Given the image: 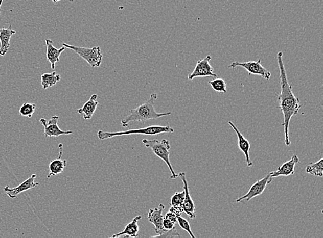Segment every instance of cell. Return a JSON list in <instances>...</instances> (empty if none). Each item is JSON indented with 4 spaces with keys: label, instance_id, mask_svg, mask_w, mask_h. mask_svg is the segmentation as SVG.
I'll return each mask as SVG.
<instances>
[{
    "label": "cell",
    "instance_id": "cell-25",
    "mask_svg": "<svg viewBox=\"0 0 323 238\" xmlns=\"http://www.w3.org/2000/svg\"><path fill=\"white\" fill-rule=\"evenodd\" d=\"M163 227L165 230H172L174 229V228H176L175 223H174L173 222L167 219V218H164L163 221Z\"/></svg>",
    "mask_w": 323,
    "mask_h": 238
},
{
    "label": "cell",
    "instance_id": "cell-1",
    "mask_svg": "<svg viewBox=\"0 0 323 238\" xmlns=\"http://www.w3.org/2000/svg\"><path fill=\"white\" fill-rule=\"evenodd\" d=\"M283 53L279 51L277 54V61L279 70H280L281 93L277 96L281 112L283 115L282 126L284 127L285 144L286 146H290L291 141L289 140V124L293 116L298 114L301 108L300 99L295 96L292 91V85L289 84L287 78L286 69H285L284 61H283Z\"/></svg>",
    "mask_w": 323,
    "mask_h": 238
},
{
    "label": "cell",
    "instance_id": "cell-21",
    "mask_svg": "<svg viewBox=\"0 0 323 238\" xmlns=\"http://www.w3.org/2000/svg\"><path fill=\"white\" fill-rule=\"evenodd\" d=\"M323 158H320L314 164H309L306 168V172L312 175L322 177L323 176Z\"/></svg>",
    "mask_w": 323,
    "mask_h": 238
},
{
    "label": "cell",
    "instance_id": "cell-18",
    "mask_svg": "<svg viewBox=\"0 0 323 238\" xmlns=\"http://www.w3.org/2000/svg\"><path fill=\"white\" fill-rule=\"evenodd\" d=\"M98 94H93L91 96L90 99L81 109H77V113L80 115H84V120H90L92 118L96 109L98 108L99 102H98Z\"/></svg>",
    "mask_w": 323,
    "mask_h": 238
},
{
    "label": "cell",
    "instance_id": "cell-4",
    "mask_svg": "<svg viewBox=\"0 0 323 238\" xmlns=\"http://www.w3.org/2000/svg\"><path fill=\"white\" fill-rule=\"evenodd\" d=\"M142 143L146 148H150L151 151L153 152L156 156H157L160 160L164 161L169 168L171 176L170 178L172 179H176L178 178V174L174 172L173 168L170 160V150L171 148L169 141L167 140H162L161 141L157 140H149L147 139H144Z\"/></svg>",
    "mask_w": 323,
    "mask_h": 238
},
{
    "label": "cell",
    "instance_id": "cell-6",
    "mask_svg": "<svg viewBox=\"0 0 323 238\" xmlns=\"http://www.w3.org/2000/svg\"><path fill=\"white\" fill-rule=\"evenodd\" d=\"M62 45L66 48L74 51L79 57L86 61L92 68L100 67L102 65L103 55L101 48L99 46L88 48V47L74 46V45H68L65 43H63Z\"/></svg>",
    "mask_w": 323,
    "mask_h": 238
},
{
    "label": "cell",
    "instance_id": "cell-8",
    "mask_svg": "<svg viewBox=\"0 0 323 238\" xmlns=\"http://www.w3.org/2000/svg\"><path fill=\"white\" fill-rule=\"evenodd\" d=\"M211 55H207L203 59L198 61L194 71L191 74L188 75V80L192 81L196 78H200V77L217 78V74L214 73L213 67L210 64V61H211Z\"/></svg>",
    "mask_w": 323,
    "mask_h": 238
},
{
    "label": "cell",
    "instance_id": "cell-20",
    "mask_svg": "<svg viewBox=\"0 0 323 238\" xmlns=\"http://www.w3.org/2000/svg\"><path fill=\"white\" fill-rule=\"evenodd\" d=\"M41 86L43 90L49 87H53L61 80L60 75L57 74L55 71L51 74H43L41 75Z\"/></svg>",
    "mask_w": 323,
    "mask_h": 238
},
{
    "label": "cell",
    "instance_id": "cell-16",
    "mask_svg": "<svg viewBox=\"0 0 323 238\" xmlns=\"http://www.w3.org/2000/svg\"><path fill=\"white\" fill-rule=\"evenodd\" d=\"M142 219V216H136L135 218L132 219V221L128 223V225L125 227L124 231L120 232V233L114 234L112 235V237H137L139 236V231H140V227H139L138 222H140Z\"/></svg>",
    "mask_w": 323,
    "mask_h": 238
},
{
    "label": "cell",
    "instance_id": "cell-24",
    "mask_svg": "<svg viewBox=\"0 0 323 238\" xmlns=\"http://www.w3.org/2000/svg\"><path fill=\"white\" fill-rule=\"evenodd\" d=\"M177 223L182 229H183L184 231H187L188 233H189L190 237L195 238V235L192 233L191 227H190V224L188 223L187 220L182 217L181 216H178L177 218Z\"/></svg>",
    "mask_w": 323,
    "mask_h": 238
},
{
    "label": "cell",
    "instance_id": "cell-9",
    "mask_svg": "<svg viewBox=\"0 0 323 238\" xmlns=\"http://www.w3.org/2000/svg\"><path fill=\"white\" fill-rule=\"evenodd\" d=\"M272 179L273 178H271L270 174H267L265 177L261 178V180H258L255 183H253L246 194L236 199V203H239V202L243 201V200L249 202L252 198L261 195L264 192L267 186L272 181Z\"/></svg>",
    "mask_w": 323,
    "mask_h": 238
},
{
    "label": "cell",
    "instance_id": "cell-14",
    "mask_svg": "<svg viewBox=\"0 0 323 238\" xmlns=\"http://www.w3.org/2000/svg\"><path fill=\"white\" fill-rule=\"evenodd\" d=\"M300 162L298 156L294 154L290 160L287 161L284 164L281 165L280 167L277 168L276 171L271 172V178H276L278 176H288L293 175L295 173V166Z\"/></svg>",
    "mask_w": 323,
    "mask_h": 238
},
{
    "label": "cell",
    "instance_id": "cell-26",
    "mask_svg": "<svg viewBox=\"0 0 323 238\" xmlns=\"http://www.w3.org/2000/svg\"><path fill=\"white\" fill-rule=\"evenodd\" d=\"M164 218H167V219L170 220L172 222H173L174 223H177V218L178 216L176 215L175 214L172 213L171 211H168L167 214H166Z\"/></svg>",
    "mask_w": 323,
    "mask_h": 238
},
{
    "label": "cell",
    "instance_id": "cell-10",
    "mask_svg": "<svg viewBox=\"0 0 323 238\" xmlns=\"http://www.w3.org/2000/svg\"><path fill=\"white\" fill-rule=\"evenodd\" d=\"M59 116H53L50 120H47L44 118L40 119L39 122L44 128L45 138H57L63 135H71L73 134L71 130H61L58 126Z\"/></svg>",
    "mask_w": 323,
    "mask_h": 238
},
{
    "label": "cell",
    "instance_id": "cell-17",
    "mask_svg": "<svg viewBox=\"0 0 323 238\" xmlns=\"http://www.w3.org/2000/svg\"><path fill=\"white\" fill-rule=\"evenodd\" d=\"M45 44H47V60L50 62L51 68L55 69L57 63H59V61H60L59 57H60L61 53L66 49V47L62 46L59 49L55 48L54 45H53V41L49 39H45Z\"/></svg>",
    "mask_w": 323,
    "mask_h": 238
},
{
    "label": "cell",
    "instance_id": "cell-13",
    "mask_svg": "<svg viewBox=\"0 0 323 238\" xmlns=\"http://www.w3.org/2000/svg\"><path fill=\"white\" fill-rule=\"evenodd\" d=\"M228 124L233 128L234 130L237 135L238 138V146L239 149L241 150L245 154V162H246L247 167H251L253 166V162L250 160V155H249V150H250L251 145L249 144V141L243 136V134L240 132L239 128L231 121H229Z\"/></svg>",
    "mask_w": 323,
    "mask_h": 238
},
{
    "label": "cell",
    "instance_id": "cell-5",
    "mask_svg": "<svg viewBox=\"0 0 323 238\" xmlns=\"http://www.w3.org/2000/svg\"><path fill=\"white\" fill-rule=\"evenodd\" d=\"M165 209V205L164 204H160L157 208L150 209L148 214V221L150 223L153 224L154 230H155L156 235L152 236V237H181L176 228L172 230H165L163 227V221L164 216H163V211Z\"/></svg>",
    "mask_w": 323,
    "mask_h": 238
},
{
    "label": "cell",
    "instance_id": "cell-19",
    "mask_svg": "<svg viewBox=\"0 0 323 238\" xmlns=\"http://www.w3.org/2000/svg\"><path fill=\"white\" fill-rule=\"evenodd\" d=\"M16 33V31L12 29V25H10L7 29H0V55L5 56L9 51L10 41L12 36Z\"/></svg>",
    "mask_w": 323,
    "mask_h": 238
},
{
    "label": "cell",
    "instance_id": "cell-23",
    "mask_svg": "<svg viewBox=\"0 0 323 238\" xmlns=\"http://www.w3.org/2000/svg\"><path fill=\"white\" fill-rule=\"evenodd\" d=\"M36 104H30V103H24L20 109H19V113L21 116L27 117V118H31L34 114L35 109H36Z\"/></svg>",
    "mask_w": 323,
    "mask_h": 238
},
{
    "label": "cell",
    "instance_id": "cell-28",
    "mask_svg": "<svg viewBox=\"0 0 323 238\" xmlns=\"http://www.w3.org/2000/svg\"><path fill=\"white\" fill-rule=\"evenodd\" d=\"M4 0H0V15H1V7L3 5Z\"/></svg>",
    "mask_w": 323,
    "mask_h": 238
},
{
    "label": "cell",
    "instance_id": "cell-11",
    "mask_svg": "<svg viewBox=\"0 0 323 238\" xmlns=\"http://www.w3.org/2000/svg\"><path fill=\"white\" fill-rule=\"evenodd\" d=\"M36 178V174H33L31 177H29L28 179L21 182L20 185L17 186V187L11 188H10L9 186H6V187L4 188V192L7 194V195L9 196V198H11V199H14V198L17 197L19 194L39 186V182L35 181V178Z\"/></svg>",
    "mask_w": 323,
    "mask_h": 238
},
{
    "label": "cell",
    "instance_id": "cell-3",
    "mask_svg": "<svg viewBox=\"0 0 323 238\" xmlns=\"http://www.w3.org/2000/svg\"><path fill=\"white\" fill-rule=\"evenodd\" d=\"M174 130L170 125L167 126H150L145 127L138 129H130L120 132H105L104 130H99L98 132V138L101 140H108L114 138V137L132 136V135H143V136H158L165 134H172Z\"/></svg>",
    "mask_w": 323,
    "mask_h": 238
},
{
    "label": "cell",
    "instance_id": "cell-12",
    "mask_svg": "<svg viewBox=\"0 0 323 238\" xmlns=\"http://www.w3.org/2000/svg\"><path fill=\"white\" fill-rule=\"evenodd\" d=\"M178 177L181 178L183 183V189L185 191V198L183 203V211L184 213L187 214V216L191 219H194L196 216L195 213V205L193 200L190 195L189 191V186L187 179H186V174L185 172H181L178 174Z\"/></svg>",
    "mask_w": 323,
    "mask_h": 238
},
{
    "label": "cell",
    "instance_id": "cell-2",
    "mask_svg": "<svg viewBox=\"0 0 323 238\" xmlns=\"http://www.w3.org/2000/svg\"><path fill=\"white\" fill-rule=\"evenodd\" d=\"M157 94L153 93L150 95V98L146 102L141 104L140 107L130 110L128 116L125 117L122 120V126L124 128L128 127L129 124L132 122H141L143 124L148 120H156L165 116H169L172 112L158 113L154 109V102L157 99Z\"/></svg>",
    "mask_w": 323,
    "mask_h": 238
},
{
    "label": "cell",
    "instance_id": "cell-15",
    "mask_svg": "<svg viewBox=\"0 0 323 238\" xmlns=\"http://www.w3.org/2000/svg\"><path fill=\"white\" fill-rule=\"evenodd\" d=\"M58 148L59 150L58 158L52 161L49 164V174L47 175L48 178L62 173L64 168H66L67 161L66 160H61V156L63 155V144H59Z\"/></svg>",
    "mask_w": 323,
    "mask_h": 238
},
{
    "label": "cell",
    "instance_id": "cell-22",
    "mask_svg": "<svg viewBox=\"0 0 323 238\" xmlns=\"http://www.w3.org/2000/svg\"><path fill=\"white\" fill-rule=\"evenodd\" d=\"M210 85L212 87V88L214 89L217 92L224 93L226 94L227 93V85L225 80L223 78H215L211 81L208 82Z\"/></svg>",
    "mask_w": 323,
    "mask_h": 238
},
{
    "label": "cell",
    "instance_id": "cell-27",
    "mask_svg": "<svg viewBox=\"0 0 323 238\" xmlns=\"http://www.w3.org/2000/svg\"><path fill=\"white\" fill-rule=\"evenodd\" d=\"M59 1H61V0H52L53 3L54 4L59 3ZM68 1H70L71 3H73V2L76 1V0H68Z\"/></svg>",
    "mask_w": 323,
    "mask_h": 238
},
{
    "label": "cell",
    "instance_id": "cell-7",
    "mask_svg": "<svg viewBox=\"0 0 323 238\" xmlns=\"http://www.w3.org/2000/svg\"><path fill=\"white\" fill-rule=\"evenodd\" d=\"M229 68H237L238 67H243L246 69L249 75H258L263 77L265 80L269 81L271 77V72L267 70L261 64V59L258 61H247V62H235L232 63L229 65Z\"/></svg>",
    "mask_w": 323,
    "mask_h": 238
}]
</instances>
